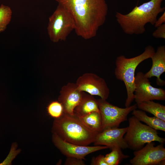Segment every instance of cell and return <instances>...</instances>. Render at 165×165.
Masks as SVG:
<instances>
[{
	"label": "cell",
	"instance_id": "1",
	"mask_svg": "<svg viewBox=\"0 0 165 165\" xmlns=\"http://www.w3.org/2000/svg\"><path fill=\"white\" fill-rule=\"evenodd\" d=\"M72 14L76 34L85 39L96 36L105 22L108 6L105 0H55Z\"/></svg>",
	"mask_w": 165,
	"mask_h": 165
},
{
	"label": "cell",
	"instance_id": "2",
	"mask_svg": "<svg viewBox=\"0 0 165 165\" xmlns=\"http://www.w3.org/2000/svg\"><path fill=\"white\" fill-rule=\"evenodd\" d=\"M163 0H151L135 6L129 13L124 14L116 12L117 21L126 34L141 35L145 31V25L150 23L154 25L158 15L165 11L162 7Z\"/></svg>",
	"mask_w": 165,
	"mask_h": 165
},
{
	"label": "cell",
	"instance_id": "3",
	"mask_svg": "<svg viewBox=\"0 0 165 165\" xmlns=\"http://www.w3.org/2000/svg\"><path fill=\"white\" fill-rule=\"evenodd\" d=\"M52 132L64 141L83 146L93 143L98 133L86 127L75 114L71 115L64 112L59 118L54 119Z\"/></svg>",
	"mask_w": 165,
	"mask_h": 165
},
{
	"label": "cell",
	"instance_id": "4",
	"mask_svg": "<svg viewBox=\"0 0 165 165\" xmlns=\"http://www.w3.org/2000/svg\"><path fill=\"white\" fill-rule=\"evenodd\" d=\"M155 52L152 46L148 45L142 53L134 57L127 58L124 55H120L117 57L114 73L116 78L123 81L126 87L127 98L125 104V107L131 105L134 100L136 69L141 62L150 58Z\"/></svg>",
	"mask_w": 165,
	"mask_h": 165
},
{
	"label": "cell",
	"instance_id": "5",
	"mask_svg": "<svg viewBox=\"0 0 165 165\" xmlns=\"http://www.w3.org/2000/svg\"><path fill=\"white\" fill-rule=\"evenodd\" d=\"M128 121L129 126L124 137L128 148L135 151L150 142L164 143L165 139L158 135L157 130L142 123L134 116L130 117Z\"/></svg>",
	"mask_w": 165,
	"mask_h": 165
},
{
	"label": "cell",
	"instance_id": "6",
	"mask_svg": "<svg viewBox=\"0 0 165 165\" xmlns=\"http://www.w3.org/2000/svg\"><path fill=\"white\" fill-rule=\"evenodd\" d=\"M75 28L74 21L71 13L64 7L58 4L49 18L47 31L51 41L54 43L65 41Z\"/></svg>",
	"mask_w": 165,
	"mask_h": 165
},
{
	"label": "cell",
	"instance_id": "7",
	"mask_svg": "<svg viewBox=\"0 0 165 165\" xmlns=\"http://www.w3.org/2000/svg\"><path fill=\"white\" fill-rule=\"evenodd\" d=\"M97 101L102 118L103 130L109 128H118L121 123L127 120L129 114L137 108L136 104L123 108L101 98Z\"/></svg>",
	"mask_w": 165,
	"mask_h": 165
},
{
	"label": "cell",
	"instance_id": "8",
	"mask_svg": "<svg viewBox=\"0 0 165 165\" xmlns=\"http://www.w3.org/2000/svg\"><path fill=\"white\" fill-rule=\"evenodd\" d=\"M163 144L155 146L154 142L146 143L140 149L134 151V157L130 160V163L132 165H164Z\"/></svg>",
	"mask_w": 165,
	"mask_h": 165
},
{
	"label": "cell",
	"instance_id": "9",
	"mask_svg": "<svg viewBox=\"0 0 165 165\" xmlns=\"http://www.w3.org/2000/svg\"><path fill=\"white\" fill-rule=\"evenodd\" d=\"M148 78L142 72L135 76L134 100L136 103L148 101L165 100V91L162 88L153 87Z\"/></svg>",
	"mask_w": 165,
	"mask_h": 165
},
{
	"label": "cell",
	"instance_id": "10",
	"mask_svg": "<svg viewBox=\"0 0 165 165\" xmlns=\"http://www.w3.org/2000/svg\"><path fill=\"white\" fill-rule=\"evenodd\" d=\"M76 84L80 91L99 96L104 100L108 97L110 90L105 80L95 74H83L78 78Z\"/></svg>",
	"mask_w": 165,
	"mask_h": 165
},
{
	"label": "cell",
	"instance_id": "11",
	"mask_svg": "<svg viewBox=\"0 0 165 165\" xmlns=\"http://www.w3.org/2000/svg\"><path fill=\"white\" fill-rule=\"evenodd\" d=\"M52 140L55 146L67 157H75L82 160H85V157L91 153L108 148L105 146H89L72 144L64 141L55 134L53 135Z\"/></svg>",
	"mask_w": 165,
	"mask_h": 165
},
{
	"label": "cell",
	"instance_id": "12",
	"mask_svg": "<svg viewBox=\"0 0 165 165\" xmlns=\"http://www.w3.org/2000/svg\"><path fill=\"white\" fill-rule=\"evenodd\" d=\"M127 127L123 128H109L103 130L96 135L93 142L94 146L104 145L111 149L116 147L125 149L128 148L124 136Z\"/></svg>",
	"mask_w": 165,
	"mask_h": 165
},
{
	"label": "cell",
	"instance_id": "13",
	"mask_svg": "<svg viewBox=\"0 0 165 165\" xmlns=\"http://www.w3.org/2000/svg\"><path fill=\"white\" fill-rule=\"evenodd\" d=\"M83 92L79 90L76 83L69 82L62 87L58 101L63 106L64 113L74 115V110L81 101Z\"/></svg>",
	"mask_w": 165,
	"mask_h": 165
},
{
	"label": "cell",
	"instance_id": "14",
	"mask_svg": "<svg viewBox=\"0 0 165 165\" xmlns=\"http://www.w3.org/2000/svg\"><path fill=\"white\" fill-rule=\"evenodd\" d=\"M150 58L152 61L151 68L145 74V75L148 78L156 77V84L159 86H163L165 84V81L160 79V76L165 72V46H159Z\"/></svg>",
	"mask_w": 165,
	"mask_h": 165
},
{
	"label": "cell",
	"instance_id": "15",
	"mask_svg": "<svg viewBox=\"0 0 165 165\" xmlns=\"http://www.w3.org/2000/svg\"><path fill=\"white\" fill-rule=\"evenodd\" d=\"M94 112L100 113L97 100L84 92L81 101L74 110V113L80 117Z\"/></svg>",
	"mask_w": 165,
	"mask_h": 165
},
{
	"label": "cell",
	"instance_id": "16",
	"mask_svg": "<svg viewBox=\"0 0 165 165\" xmlns=\"http://www.w3.org/2000/svg\"><path fill=\"white\" fill-rule=\"evenodd\" d=\"M132 115L140 121L156 130L165 131V121L155 116H147L145 112L137 109L132 111Z\"/></svg>",
	"mask_w": 165,
	"mask_h": 165
},
{
	"label": "cell",
	"instance_id": "17",
	"mask_svg": "<svg viewBox=\"0 0 165 165\" xmlns=\"http://www.w3.org/2000/svg\"><path fill=\"white\" fill-rule=\"evenodd\" d=\"M137 108L153 115L165 121V106L153 101H144L136 103Z\"/></svg>",
	"mask_w": 165,
	"mask_h": 165
},
{
	"label": "cell",
	"instance_id": "18",
	"mask_svg": "<svg viewBox=\"0 0 165 165\" xmlns=\"http://www.w3.org/2000/svg\"><path fill=\"white\" fill-rule=\"evenodd\" d=\"M78 117L90 130L98 133L102 131V118L100 113L94 112Z\"/></svg>",
	"mask_w": 165,
	"mask_h": 165
},
{
	"label": "cell",
	"instance_id": "19",
	"mask_svg": "<svg viewBox=\"0 0 165 165\" xmlns=\"http://www.w3.org/2000/svg\"><path fill=\"white\" fill-rule=\"evenodd\" d=\"M120 148L116 147L111 149V152L105 156V160L108 165H118L123 159L129 156L124 154Z\"/></svg>",
	"mask_w": 165,
	"mask_h": 165
},
{
	"label": "cell",
	"instance_id": "20",
	"mask_svg": "<svg viewBox=\"0 0 165 165\" xmlns=\"http://www.w3.org/2000/svg\"><path fill=\"white\" fill-rule=\"evenodd\" d=\"M12 10L8 6L2 4L0 6V33L4 31L10 22Z\"/></svg>",
	"mask_w": 165,
	"mask_h": 165
},
{
	"label": "cell",
	"instance_id": "21",
	"mask_svg": "<svg viewBox=\"0 0 165 165\" xmlns=\"http://www.w3.org/2000/svg\"><path fill=\"white\" fill-rule=\"evenodd\" d=\"M46 109L49 115L54 119L59 118L63 112V106L59 101H53L50 102Z\"/></svg>",
	"mask_w": 165,
	"mask_h": 165
},
{
	"label": "cell",
	"instance_id": "22",
	"mask_svg": "<svg viewBox=\"0 0 165 165\" xmlns=\"http://www.w3.org/2000/svg\"><path fill=\"white\" fill-rule=\"evenodd\" d=\"M152 33V36L156 38H165V24L156 28Z\"/></svg>",
	"mask_w": 165,
	"mask_h": 165
},
{
	"label": "cell",
	"instance_id": "23",
	"mask_svg": "<svg viewBox=\"0 0 165 165\" xmlns=\"http://www.w3.org/2000/svg\"><path fill=\"white\" fill-rule=\"evenodd\" d=\"M83 160L73 157H67L65 160V165H85Z\"/></svg>",
	"mask_w": 165,
	"mask_h": 165
},
{
	"label": "cell",
	"instance_id": "24",
	"mask_svg": "<svg viewBox=\"0 0 165 165\" xmlns=\"http://www.w3.org/2000/svg\"><path fill=\"white\" fill-rule=\"evenodd\" d=\"M91 165H108L106 162L105 156L100 154L96 157H93L91 160Z\"/></svg>",
	"mask_w": 165,
	"mask_h": 165
},
{
	"label": "cell",
	"instance_id": "25",
	"mask_svg": "<svg viewBox=\"0 0 165 165\" xmlns=\"http://www.w3.org/2000/svg\"><path fill=\"white\" fill-rule=\"evenodd\" d=\"M163 13L162 15L158 19H157L154 25L155 27L156 28L165 24V11Z\"/></svg>",
	"mask_w": 165,
	"mask_h": 165
}]
</instances>
